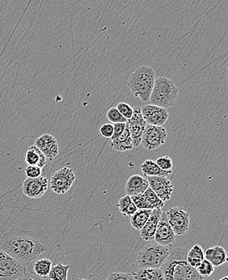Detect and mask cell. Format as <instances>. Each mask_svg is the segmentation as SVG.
I'll return each instance as SVG.
<instances>
[{"mask_svg": "<svg viewBox=\"0 0 228 280\" xmlns=\"http://www.w3.org/2000/svg\"><path fill=\"white\" fill-rule=\"evenodd\" d=\"M0 250L26 267L48 249L34 232L15 228L1 237Z\"/></svg>", "mask_w": 228, "mask_h": 280, "instance_id": "1", "label": "cell"}, {"mask_svg": "<svg viewBox=\"0 0 228 280\" xmlns=\"http://www.w3.org/2000/svg\"><path fill=\"white\" fill-rule=\"evenodd\" d=\"M189 250L179 246L171 250L168 259L161 269L164 280H201L196 269L192 268L187 262Z\"/></svg>", "mask_w": 228, "mask_h": 280, "instance_id": "2", "label": "cell"}, {"mask_svg": "<svg viewBox=\"0 0 228 280\" xmlns=\"http://www.w3.org/2000/svg\"><path fill=\"white\" fill-rule=\"evenodd\" d=\"M155 71L151 67L142 65L129 75L127 86L133 96L147 103L155 84Z\"/></svg>", "mask_w": 228, "mask_h": 280, "instance_id": "3", "label": "cell"}, {"mask_svg": "<svg viewBox=\"0 0 228 280\" xmlns=\"http://www.w3.org/2000/svg\"><path fill=\"white\" fill-rule=\"evenodd\" d=\"M177 94L178 88L174 82L166 77L155 78L148 102L150 104L167 109L174 104Z\"/></svg>", "mask_w": 228, "mask_h": 280, "instance_id": "4", "label": "cell"}, {"mask_svg": "<svg viewBox=\"0 0 228 280\" xmlns=\"http://www.w3.org/2000/svg\"><path fill=\"white\" fill-rule=\"evenodd\" d=\"M170 250L156 242L144 246L137 256L140 268H161L168 259Z\"/></svg>", "mask_w": 228, "mask_h": 280, "instance_id": "5", "label": "cell"}, {"mask_svg": "<svg viewBox=\"0 0 228 280\" xmlns=\"http://www.w3.org/2000/svg\"><path fill=\"white\" fill-rule=\"evenodd\" d=\"M26 273L25 266L0 250V280H16Z\"/></svg>", "mask_w": 228, "mask_h": 280, "instance_id": "6", "label": "cell"}, {"mask_svg": "<svg viewBox=\"0 0 228 280\" xmlns=\"http://www.w3.org/2000/svg\"><path fill=\"white\" fill-rule=\"evenodd\" d=\"M76 180L73 170L69 167H63L53 174L50 179V188L58 195H63L71 189Z\"/></svg>", "mask_w": 228, "mask_h": 280, "instance_id": "7", "label": "cell"}, {"mask_svg": "<svg viewBox=\"0 0 228 280\" xmlns=\"http://www.w3.org/2000/svg\"><path fill=\"white\" fill-rule=\"evenodd\" d=\"M167 131L164 127L153 126L146 124L142 133L141 144L145 150L151 151L165 144Z\"/></svg>", "mask_w": 228, "mask_h": 280, "instance_id": "8", "label": "cell"}, {"mask_svg": "<svg viewBox=\"0 0 228 280\" xmlns=\"http://www.w3.org/2000/svg\"><path fill=\"white\" fill-rule=\"evenodd\" d=\"M168 223L176 236H182L190 226V214L180 207H172L165 212Z\"/></svg>", "mask_w": 228, "mask_h": 280, "instance_id": "9", "label": "cell"}, {"mask_svg": "<svg viewBox=\"0 0 228 280\" xmlns=\"http://www.w3.org/2000/svg\"><path fill=\"white\" fill-rule=\"evenodd\" d=\"M126 125L129 128L133 147H138L141 144L142 133L146 125L139 107H133V115L129 120H127Z\"/></svg>", "mask_w": 228, "mask_h": 280, "instance_id": "10", "label": "cell"}, {"mask_svg": "<svg viewBox=\"0 0 228 280\" xmlns=\"http://www.w3.org/2000/svg\"><path fill=\"white\" fill-rule=\"evenodd\" d=\"M140 109L146 124L153 126L164 127L169 117L167 109L154 105H144Z\"/></svg>", "mask_w": 228, "mask_h": 280, "instance_id": "11", "label": "cell"}, {"mask_svg": "<svg viewBox=\"0 0 228 280\" xmlns=\"http://www.w3.org/2000/svg\"><path fill=\"white\" fill-rule=\"evenodd\" d=\"M49 187V180L45 177L26 179L22 185V191L30 199H38L45 195Z\"/></svg>", "mask_w": 228, "mask_h": 280, "instance_id": "12", "label": "cell"}, {"mask_svg": "<svg viewBox=\"0 0 228 280\" xmlns=\"http://www.w3.org/2000/svg\"><path fill=\"white\" fill-rule=\"evenodd\" d=\"M154 240L156 243L166 247L172 246L176 240V235L168 223L165 212H161Z\"/></svg>", "mask_w": 228, "mask_h": 280, "instance_id": "13", "label": "cell"}, {"mask_svg": "<svg viewBox=\"0 0 228 280\" xmlns=\"http://www.w3.org/2000/svg\"><path fill=\"white\" fill-rule=\"evenodd\" d=\"M146 179L148 181L149 187L163 203L170 199L174 190L170 180L166 177H146Z\"/></svg>", "mask_w": 228, "mask_h": 280, "instance_id": "14", "label": "cell"}, {"mask_svg": "<svg viewBox=\"0 0 228 280\" xmlns=\"http://www.w3.org/2000/svg\"><path fill=\"white\" fill-rule=\"evenodd\" d=\"M34 146L41 150L47 161L55 159L59 153L58 141L52 135L43 134L38 137L35 141Z\"/></svg>", "mask_w": 228, "mask_h": 280, "instance_id": "15", "label": "cell"}, {"mask_svg": "<svg viewBox=\"0 0 228 280\" xmlns=\"http://www.w3.org/2000/svg\"><path fill=\"white\" fill-rule=\"evenodd\" d=\"M161 209H153L151 216L146 221L144 226L140 230V236L146 242H151L155 238V231L157 229L159 217L161 215Z\"/></svg>", "mask_w": 228, "mask_h": 280, "instance_id": "16", "label": "cell"}, {"mask_svg": "<svg viewBox=\"0 0 228 280\" xmlns=\"http://www.w3.org/2000/svg\"><path fill=\"white\" fill-rule=\"evenodd\" d=\"M125 187L127 195L133 196L139 195L144 193L145 190L148 188V181L145 177L138 175H133L127 180Z\"/></svg>", "mask_w": 228, "mask_h": 280, "instance_id": "17", "label": "cell"}, {"mask_svg": "<svg viewBox=\"0 0 228 280\" xmlns=\"http://www.w3.org/2000/svg\"><path fill=\"white\" fill-rule=\"evenodd\" d=\"M204 258L214 267H220L226 263L228 260L226 250L220 246H216L207 249L204 252Z\"/></svg>", "mask_w": 228, "mask_h": 280, "instance_id": "18", "label": "cell"}, {"mask_svg": "<svg viewBox=\"0 0 228 280\" xmlns=\"http://www.w3.org/2000/svg\"><path fill=\"white\" fill-rule=\"evenodd\" d=\"M24 160L28 166H37L41 168L45 167L47 163V159L45 155L35 146L28 147L24 155Z\"/></svg>", "mask_w": 228, "mask_h": 280, "instance_id": "19", "label": "cell"}, {"mask_svg": "<svg viewBox=\"0 0 228 280\" xmlns=\"http://www.w3.org/2000/svg\"><path fill=\"white\" fill-rule=\"evenodd\" d=\"M111 147L116 151L118 152H125L128 150H131L133 149V144H132L131 137L129 134V128L125 124V130L120 134L118 138L111 141Z\"/></svg>", "mask_w": 228, "mask_h": 280, "instance_id": "20", "label": "cell"}, {"mask_svg": "<svg viewBox=\"0 0 228 280\" xmlns=\"http://www.w3.org/2000/svg\"><path fill=\"white\" fill-rule=\"evenodd\" d=\"M140 169L146 177L167 178L170 174H172V171H162L156 165L155 161L151 160V159L144 161L141 165Z\"/></svg>", "mask_w": 228, "mask_h": 280, "instance_id": "21", "label": "cell"}, {"mask_svg": "<svg viewBox=\"0 0 228 280\" xmlns=\"http://www.w3.org/2000/svg\"><path fill=\"white\" fill-rule=\"evenodd\" d=\"M133 276L135 280H164L160 268H140Z\"/></svg>", "mask_w": 228, "mask_h": 280, "instance_id": "22", "label": "cell"}, {"mask_svg": "<svg viewBox=\"0 0 228 280\" xmlns=\"http://www.w3.org/2000/svg\"><path fill=\"white\" fill-rule=\"evenodd\" d=\"M152 210L138 209L130 216V224L136 230L140 231L151 216Z\"/></svg>", "mask_w": 228, "mask_h": 280, "instance_id": "23", "label": "cell"}, {"mask_svg": "<svg viewBox=\"0 0 228 280\" xmlns=\"http://www.w3.org/2000/svg\"><path fill=\"white\" fill-rule=\"evenodd\" d=\"M204 259V251L198 244L194 245V247L188 251V263L194 269H196Z\"/></svg>", "mask_w": 228, "mask_h": 280, "instance_id": "24", "label": "cell"}, {"mask_svg": "<svg viewBox=\"0 0 228 280\" xmlns=\"http://www.w3.org/2000/svg\"><path fill=\"white\" fill-rule=\"evenodd\" d=\"M117 207H118L119 211H120V213L122 214L123 216H129V217L135 213L138 210V208L132 202L130 196L127 195L121 197L119 199L118 203H117Z\"/></svg>", "mask_w": 228, "mask_h": 280, "instance_id": "25", "label": "cell"}, {"mask_svg": "<svg viewBox=\"0 0 228 280\" xmlns=\"http://www.w3.org/2000/svg\"><path fill=\"white\" fill-rule=\"evenodd\" d=\"M52 268V262L50 259H39L35 262L32 267L33 273L40 277L47 278L50 274V270Z\"/></svg>", "mask_w": 228, "mask_h": 280, "instance_id": "26", "label": "cell"}, {"mask_svg": "<svg viewBox=\"0 0 228 280\" xmlns=\"http://www.w3.org/2000/svg\"><path fill=\"white\" fill-rule=\"evenodd\" d=\"M70 269V265H63L58 263L52 267L50 274L48 276L50 280H67V274Z\"/></svg>", "mask_w": 228, "mask_h": 280, "instance_id": "27", "label": "cell"}, {"mask_svg": "<svg viewBox=\"0 0 228 280\" xmlns=\"http://www.w3.org/2000/svg\"><path fill=\"white\" fill-rule=\"evenodd\" d=\"M142 195L154 209H161L162 207H164V203L158 198L157 195H155L150 187L146 189L144 193H142Z\"/></svg>", "mask_w": 228, "mask_h": 280, "instance_id": "28", "label": "cell"}, {"mask_svg": "<svg viewBox=\"0 0 228 280\" xmlns=\"http://www.w3.org/2000/svg\"><path fill=\"white\" fill-rule=\"evenodd\" d=\"M196 271L201 277H203H203H208L213 274L215 272V267L210 262L204 259L200 263V265L196 268Z\"/></svg>", "mask_w": 228, "mask_h": 280, "instance_id": "29", "label": "cell"}, {"mask_svg": "<svg viewBox=\"0 0 228 280\" xmlns=\"http://www.w3.org/2000/svg\"><path fill=\"white\" fill-rule=\"evenodd\" d=\"M106 117L111 124H120V123H126L127 120L123 117L116 107H111L106 113Z\"/></svg>", "mask_w": 228, "mask_h": 280, "instance_id": "30", "label": "cell"}, {"mask_svg": "<svg viewBox=\"0 0 228 280\" xmlns=\"http://www.w3.org/2000/svg\"><path fill=\"white\" fill-rule=\"evenodd\" d=\"M132 202L138 209L153 210L152 206L146 201L142 194L130 196Z\"/></svg>", "mask_w": 228, "mask_h": 280, "instance_id": "31", "label": "cell"}, {"mask_svg": "<svg viewBox=\"0 0 228 280\" xmlns=\"http://www.w3.org/2000/svg\"><path fill=\"white\" fill-rule=\"evenodd\" d=\"M158 167L164 171H172L173 163L172 159L168 156L160 157L155 161Z\"/></svg>", "mask_w": 228, "mask_h": 280, "instance_id": "32", "label": "cell"}, {"mask_svg": "<svg viewBox=\"0 0 228 280\" xmlns=\"http://www.w3.org/2000/svg\"><path fill=\"white\" fill-rule=\"evenodd\" d=\"M119 113L125 118V120H129L133 115V107L126 103H119L116 107Z\"/></svg>", "mask_w": 228, "mask_h": 280, "instance_id": "33", "label": "cell"}, {"mask_svg": "<svg viewBox=\"0 0 228 280\" xmlns=\"http://www.w3.org/2000/svg\"><path fill=\"white\" fill-rule=\"evenodd\" d=\"M24 173L28 179H37L41 177L42 168L37 166H28L24 170Z\"/></svg>", "mask_w": 228, "mask_h": 280, "instance_id": "34", "label": "cell"}, {"mask_svg": "<svg viewBox=\"0 0 228 280\" xmlns=\"http://www.w3.org/2000/svg\"><path fill=\"white\" fill-rule=\"evenodd\" d=\"M106 280H134L133 275L123 273V272H115L107 277Z\"/></svg>", "mask_w": 228, "mask_h": 280, "instance_id": "35", "label": "cell"}, {"mask_svg": "<svg viewBox=\"0 0 228 280\" xmlns=\"http://www.w3.org/2000/svg\"><path fill=\"white\" fill-rule=\"evenodd\" d=\"M100 133L105 138H110V139H111L113 133H114V124H111V123L103 124L100 128Z\"/></svg>", "mask_w": 228, "mask_h": 280, "instance_id": "36", "label": "cell"}, {"mask_svg": "<svg viewBox=\"0 0 228 280\" xmlns=\"http://www.w3.org/2000/svg\"><path fill=\"white\" fill-rule=\"evenodd\" d=\"M126 123H120V124H114V133L111 137V141L116 140L120 137V134L124 132Z\"/></svg>", "mask_w": 228, "mask_h": 280, "instance_id": "37", "label": "cell"}, {"mask_svg": "<svg viewBox=\"0 0 228 280\" xmlns=\"http://www.w3.org/2000/svg\"><path fill=\"white\" fill-rule=\"evenodd\" d=\"M16 280H50L48 278H43V277H40V276L35 275L33 272H29V273H26L25 275L18 279Z\"/></svg>", "mask_w": 228, "mask_h": 280, "instance_id": "38", "label": "cell"}, {"mask_svg": "<svg viewBox=\"0 0 228 280\" xmlns=\"http://www.w3.org/2000/svg\"><path fill=\"white\" fill-rule=\"evenodd\" d=\"M228 280V277H227V276H225V277H224V278L220 279V280Z\"/></svg>", "mask_w": 228, "mask_h": 280, "instance_id": "39", "label": "cell"}, {"mask_svg": "<svg viewBox=\"0 0 228 280\" xmlns=\"http://www.w3.org/2000/svg\"><path fill=\"white\" fill-rule=\"evenodd\" d=\"M81 280V279H79V280Z\"/></svg>", "mask_w": 228, "mask_h": 280, "instance_id": "40", "label": "cell"}, {"mask_svg": "<svg viewBox=\"0 0 228 280\" xmlns=\"http://www.w3.org/2000/svg\"><path fill=\"white\" fill-rule=\"evenodd\" d=\"M203 280V279H202V280Z\"/></svg>", "mask_w": 228, "mask_h": 280, "instance_id": "41", "label": "cell"}, {"mask_svg": "<svg viewBox=\"0 0 228 280\" xmlns=\"http://www.w3.org/2000/svg\"></svg>", "mask_w": 228, "mask_h": 280, "instance_id": "42", "label": "cell"}]
</instances>
